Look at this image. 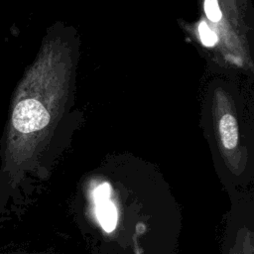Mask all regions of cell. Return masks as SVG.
Returning a JSON list of instances; mask_svg holds the SVG:
<instances>
[{
	"label": "cell",
	"mask_w": 254,
	"mask_h": 254,
	"mask_svg": "<svg viewBox=\"0 0 254 254\" xmlns=\"http://www.w3.org/2000/svg\"><path fill=\"white\" fill-rule=\"evenodd\" d=\"M71 28L57 23L47 29L12 91L0 138V217L8 216L28 172L67 127L79 54Z\"/></svg>",
	"instance_id": "6da1fadb"
},
{
	"label": "cell",
	"mask_w": 254,
	"mask_h": 254,
	"mask_svg": "<svg viewBox=\"0 0 254 254\" xmlns=\"http://www.w3.org/2000/svg\"><path fill=\"white\" fill-rule=\"evenodd\" d=\"M204 21L215 34L217 46L224 52L227 61L236 65H244L249 61L245 38L241 35V21L233 0H201Z\"/></svg>",
	"instance_id": "7a4b0ae2"
},
{
	"label": "cell",
	"mask_w": 254,
	"mask_h": 254,
	"mask_svg": "<svg viewBox=\"0 0 254 254\" xmlns=\"http://www.w3.org/2000/svg\"><path fill=\"white\" fill-rule=\"evenodd\" d=\"M214 126L217 129L222 146L226 150H233L239 141V125L230 102L223 93L217 94Z\"/></svg>",
	"instance_id": "3957f363"
},
{
	"label": "cell",
	"mask_w": 254,
	"mask_h": 254,
	"mask_svg": "<svg viewBox=\"0 0 254 254\" xmlns=\"http://www.w3.org/2000/svg\"><path fill=\"white\" fill-rule=\"evenodd\" d=\"M96 216L101 227L106 232L114 230L117 223V211L115 205L111 201L107 200L98 203L96 206Z\"/></svg>",
	"instance_id": "277c9868"
},
{
	"label": "cell",
	"mask_w": 254,
	"mask_h": 254,
	"mask_svg": "<svg viewBox=\"0 0 254 254\" xmlns=\"http://www.w3.org/2000/svg\"><path fill=\"white\" fill-rule=\"evenodd\" d=\"M198 35L201 43L208 48H215L217 46V39L215 34L208 28L204 20L200 21L198 24Z\"/></svg>",
	"instance_id": "5b68a950"
},
{
	"label": "cell",
	"mask_w": 254,
	"mask_h": 254,
	"mask_svg": "<svg viewBox=\"0 0 254 254\" xmlns=\"http://www.w3.org/2000/svg\"><path fill=\"white\" fill-rule=\"evenodd\" d=\"M110 192H111V189L107 183L98 186L94 191L95 202L98 204V203L107 201L110 196Z\"/></svg>",
	"instance_id": "8992f818"
}]
</instances>
